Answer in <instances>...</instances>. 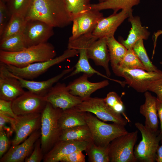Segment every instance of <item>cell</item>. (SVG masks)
I'll list each match as a JSON object with an SVG mask.
<instances>
[{
	"label": "cell",
	"instance_id": "obj_1",
	"mask_svg": "<svg viewBox=\"0 0 162 162\" xmlns=\"http://www.w3.org/2000/svg\"><path fill=\"white\" fill-rule=\"evenodd\" d=\"M25 18L43 21L53 28H64L72 22L65 0H32Z\"/></svg>",
	"mask_w": 162,
	"mask_h": 162
},
{
	"label": "cell",
	"instance_id": "obj_2",
	"mask_svg": "<svg viewBox=\"0 0 162 162\" xmlns=\"http://www.w3.org/2000/svg\"><path fill=\"white\" fill-rule=\"evenodd\" d=\"M56 56L54 47L47 42L29 46L16 52L0 50V62L22 68L34 63L52 59Z\"/></svg>",
	"mask_w": 162,
	"mask_h": 162
},
{
	"label": "cell",
	"instance_id": "obj_3",
	"mask_svg": "<svg viewBox=\"0 0 162 162\" xmlns=\"http://www.w3.org/2000/svg\"><path fill=\"white\" fill-rule=\"evenodd\" d=\"M62 111L61 109L55 108L47 102L41 113L40 140L44 155L59 140L62 130L58 121Z\"/></svg>",
	"mask_w": 162,
	"mask_h": 162
},
{
	"label": "cell",
	"instance_id": "obj_4",
	"mask_svg": "<svg viewBox=\"0 0 162 162\" xmlns=\"http://www.w3.org/2000/svg\"><path fill=\"white\" fill-rule=\"evenodd\" d=\"M85 118L92 140L98 145H108L116 138L128 132L125 126L115 123H105L90 112H85Z\"/></svg>",
	"mask_w": 162,
	"mask_h": 162
},
{
	"label": "cell",
	"instance_id": "obj_5",
	"mask_svg": "<svg viewBox=\"0 0 162 162\" xmlns=\"http://www.w3.org/2000/svg\"><path fill=\"white\" fill-rule=\"evenodd\" d=\"M135 125L140 131L142 137L141 140L134 148V153L137 161L155 162L161 138L160 131H153L140 122H136Z\"/></svg>",
	"mask_w": 162,
	"mask_h": 162
},
{
	"label": "cell",
	"instance_id": "obj_6",
	"mask_svg": "<svg viewBox=\"0 0 162 162\" xmlns=\"http://www.w3.org/2000/svg\"><path fill=\"white\" fill-rule=\"evenodd\" d=\"M115 75L124 78L125 83L136 91L145 92L155 82L162 79V71L149 72L140 69L117 67L112 69Z\"/></svg>",
	"mask_w": 162,
	"mask_h": 162
},
{
	"label": "cell",
	"instance_id": "obj_7",
	"mask_svg": "<svg viewBox=\"0 0 162 162\" xmlns=\"http://www.w3.org/2000/svg\"><path fill=\"white\" fill-rule=\"evenodd\" d=\"M79 53L77 50L68 48L58 56L47 61L34 63L25 67L19 68L5 64L8 69L13 74L24 79L32 80L44 73L52 66L68 58L74 57Z\"/></svg>",
	"mask_w": 162,
	"mask_h": 162
},
{
	"label": "cell",
	"instance_id": "obj_8",
	"mask_svg": "<svg viewBox=\"0 0 162 162\" xmlns=\"http://www.w3.org/2000/svg\"><path fill=\"white\" fill-rule=\"evenodd\" d=\"M74 107L80 112L93 113L98 118L104 121L111 122L124 126L130 122L121 114L111 110L103 98L89 97L84 98Z\"/></svg>",
	"mask_w": 162,
	"mask_h": 162
},
{
	"label": "cell",
	"instance_id": "obj_9",
	"mask_svg": "<svg viewBox=\"0 0 162 162\" xmlns=\"http://www.w3.org/2000/svg\"><path fill=\"white\" fill-rule=\"evenodd\" d=\"M138 131L127 133L112 140L109 145V156L111 162L137 161L134 153L138 138Z\"/></svg>",
	"mask_w": 162,
	"mask_h": 162
},
{
	"label": "cell",
	"instance_id": "obj_10",
	"mask_svg": "<svg viewBox=\"0 0 162 162\" xmlns=\"http://www.w3.org/2000/svg\"><path fill=\"white\" fill-rule=\"evenodd\" d=\"M44 97L46 101L54 108L63 110L76 106L83 99L71 94L67 86L64 83L60 82L53 86Z\"/></svg>",
	"mask_w": 162,
	"mask_h": 162
},
{
	"label": "cell",
	"instance_id": "obj_11",
	"mask_svg": "<svg viewBox=\"0 0 162 162\" xmlns=\"http://www.w3.org/2000/svg\"><path fill=\"white\" fill-rule=\"evenodd\" d=\"M47 103L44 96L28 91L12 101V106L15 114L24 115L41 113Z\"/></svg>",
	"mask_w": 162,
	"mask_h": 162
},
{
	"label": "cell",
	"instance_id": "obj_12",
	"mask_svg": "<svg viewBox=\"0 0 162 162\" xmlns=\"http://www.w3.org/2000/svg\"><path fill=\"white\" fill-rule=\"evenodd\" d=\"M53 28L39 20H26L23 34L27 47L47 42L54 34Z\"/></svg>",
	"mask_w": 162,
	"mask_h": 162
},
{
	"label": "cell",
	"instance_id": "obj_13",
	"mask_svg": "<svg viewBox=\"0 0 162 162\" xmlns=\"http://www.w3.org/2000/svg\"><path fill=\"white\" fill-rule=\"evenodd\" d=\"M41 118V113L17 116L12 128L15 133L12 145L20 144L33 132L40 129Z\"/></svg>",
	"mask_w": 162,
	"mask_h": 162
},
{
	"label": "cell",
	"instance_id": "obj_14",
	"mask_svg": "<svg viewBox=\"0 0 162 162\" xmlns=\"http://www.w3.org/2000/svg\"><path fill=\"white\" fill-rule=\"evenodd\" d=\"M25 92L19 80L0 62V99L12 101Z\"/></svg>",
	"mask_w": 162,
	"mask_h": 162
},
{
	"label": "cell",
	"instance_id": "obj_15",
	"mask_svg": "<svg viewBox=\"0 0 162 162\" xmlns=\"http://www.w3.org/2000/svg\"><path fill=\"white\" fill-rule=\"evenodd\" d=\"M103 17V14L100 11L90 10L75 18L72 22V35L69 40L92 33L99 21Z\"/></svg>",
	"mask_w": 162,
	"mask_h": 162
},
{
	"label": "cell",
	"instance_id": "obj_16",
	"mask_svg": "<svg viewBox=\"0 0 162 162\" xmlns=\"http://www.w3.org/2000/svg\"><path fill=\"white\" fill-rule=\"evenodd\" d=\"M41 136L40 128L32 133L20 144L12 146L0 158V162H23L32 152Z\"/></svg>",
	"mask_w": 162,
	"mask_h": 162
},
{
	"label": "cell",
	"instance_id": "obj_17",
	"mask_svg": "<svg viewBox=\"0 0 162 162\" xmlns=\"http://www.w3.org/2000/svg\"><path fill=\"white\" fill-rule=\"evenodd\" d=\"M90 141L58 140L44 155L43 161L44 162H59L63 157L75 151H86Z\"/></svg>",
	"mask_w": 162,
	"mask_h": 162
},
{
	"label": "cell",
	"instance_id": "obj_18",
	"mask_svg": "<svg viewBox=\"0 0 162 162\" xmlns=\"http://www.w3.org/2000/svg\"><path fill=\"white\" fill-rule=\"evenodd\" d=\"M132 11L123 10L118 13H113L108 17H103L98 22L92 34L98 38L114 36L118 27Z\"/></svg>",
	"mask_w": 162,
	"mask_h": 162
},
{
	"label": "cell",
	"instance_id": "obj_19",
	"mask_svg": "<svg viewBox=\"0 0 162 162\" xmlns=\"http://www.w3.org/2000/svg\"><path fill=\"white\" fill-rule=\"evenodd\" d=\"M89 76L86 74L70 82L67 87L72 94L82 99L90 97L91 94L97 90L104 88L109 84L108 80L97 82H92L88 79Z\"/></svg>",
	"mask_w": 162,
	"mask_h": 162
},
{
	"label": "cell",
	"instance_id": "obj_20",
	"mask_svg": "<svg viewBox=\"0 0 162 162\" xmlns=\"http://www.w3.org/2000/svg\"><path fill=\"white\" fill-rule=\"evenodd\" d=\"M87 55L88 59L92 60L96 65L104 68L107 76H110L109 68L110 58L107 38H100L93 42L87 50Z\"/></svg>",
	"mask_w": 162,
	"mask_h": 162
},
{
	"label": "cell",
	"instance_id": "obj_21",
	"mask_svg": "<svg viewBox=\"0 0 162 162\" xmlns=\"http://www.w3.org/2000/svg\"><path fill=\"white\" fill-rule=\"evenodd\" d=\"M74 67L65 69L57 75L47 80L42 81H34L24 79L16 76L11 73L13 76L20 82L21 86L38 95L44 96L48 93L54 84L57 82L66 74L70 73L74 69Z\"/></svg>",
	"mask_w": 162,
	"mask_h": 162
},
{
	"label": "cell",
	"instance_id": "obj_22",
	"mask_svg": "<svg viewBox=\"0 0 162 162\" xmlns=\"http://www.w3.org/2000/svg\"><path fill=\"white\" fill-rule=\"evenodd\" d=\"M145 101L140 107V112L145 118V125L151 130L158 131V121L157 106V98L149 92H145Z\"/></svg>",
	"mask_w": 162,
	"mask_h": 162
},
{
	"label": "cell",
	"instance_id": "obj_23",
	"mask_svg": "<svg viewBox=\"0 0 162 162\" xmlns=\"http://www.w3.org/2000/svg\"><path fill=\"white\" fill-rule=\"evenodd\" d=\"M128 18L131 25V29L126 40H120V43L127 49H132L139 40L147 39L150 34L146 27L142 26L140 18L133 16L132 11L130 13Z\"/></svg>",
	"mask_w": 162,
	"mask_h": 162
},
{
	"label": "cell",
	"instance_id": "obj_24",
	"mask_svg": "<svg viewBox=\"0 0 162 162\" xmlns=\"http://www.w3.org/2000/svg\"><path fill=\"white\" fill-rule=\"evenodd\" d=\"M86 47H82L78 50L79 58L78 60L74 66V70L68 75L64 77L66 79L72 76L80 73H83L88 75L90 77L94 74L98 75L112 81L119 83L120 81L110 78L94 69L91 65L87 55V50Z\"/></svg>",
	"mask_w": 162,
	"mask_h": 162
},
{
	"label": "cell",
	"instance_id": "obj_25",
	"mask_svg": "<svg viewBox=\"0 0 162 162\" xmlns=\"http://www.w3.org/2000/svg\"><path fill=\"white\" fill-rule=\"evenodd\" d=\"M74 107L62 110L58 121V126L62 131L65 129L86 125L85 112L79 111Z\"/></svg>",
	"mask_w": 162,
	"mask_h": 162
},
{
	"label": "cell",
	"instance_id": "obj_26",
	"mask_svg": "<svg viewBox=\"0 0 162 162\" xmlns=\"http://www.w3.org/2000/svg\"><path fill=\"white\" fill-rule=\"evenodd\" d=\"M141 0H106L102 2L91 4L90 10L99 11L106 9H112L114 13H116L121 9L128 11L133 10L132 8L138 5Z\"/></svg>",
	"mask_w": 162,
	"mask_h": 162
},
{
	"label": "cell",
	"instance_id": "obj_27",
	"mask_svg": "<svg viewBox=\"0 0 162 162\" xmlns=\"http://www.w3.org/2000/svg\"><path fill=\"white\" fill-rule=\"evenodd\" d=\"M58 140H92L90 129L87 125L78 126L63 130Z\"/></svg>",
	"mask_w": 162,
	"mask_h": 162
},
{
	"label": "cell",
	"instance_id": "obj_28",
	"mask_svg": "<svg viewBox=\"0 0 162 162\" xmlns=\"http://www.w3.org/2000/svg\"><path fill=\"white\" fill-rule=\"evenodd\" d=\"M107 44L112 69L117 67L126 54L128 49L114 36L107 38Z\"/></svg>",
	"mask_w": 162,
	"mask_h": 162
},
{
	"label": "cell",
	"instance_id": "obj_29",
	"mask_svg": "<svg viewBox=\"0 0 162 162\" xmlns=\"http://www.w3.org/2000/svg\"><path fill=\"white\" fill-rule=\"evenodd\" d=\"M109 145L100 146L90 141L86 150L89 161L109 162Z\"/></svg>",
	"mask_w": 162,
	"mask_h": 162
},
{
	"label": "cell",
	"instance_id": "obj_30",
	"mask_svg": "<svg viewBox=\"0 0 162 162\" xmlns=\"http://www.w3.org/2000/svg\"><path fill=\"white\" fill-rule=\"evenodd\" d=\"M27 48L23 33L12 35L0 40V50L16 52Z\"/></svg>",
	"mask_w": 162,
	"mask_h": 162
},
{
	"label": "cell",
	"instance_id": "obj_31",
	"mask_svg": "<svg viewBox=\"0 0 162 162\" xmlns=\"http://www.w3.org/2000/svg\"><path fill=\"white\" fill-rule=\"evenodd\" d=\"M26 22L25 17L16 14H12L2 35L0 36V40L23 33Z\"/></svg>",
	"mask_w": 162,
	"mask_h": 162
},
{
	"label": "cell",
	"instance_id": "obj_32",
	"mask_svg": "<svg viewBox=\"0 0 162 162\" xmlns=\"http://www.w3.org/2000/svg\"><path fill=\"white\" fill-rule=\"evenodd\" d=\"M91 0H65L71 20L89 10Z\"/></svg>",
	"mask_w": 162,
	"mask_h": 162
},
{
	"label": "cell",
	"instance_id": "obj_33",
	"mask_svg": "<svg viewBox=\"0 0 162 162\" xmlns=\"http://www.w3.org/2000/svg\"><path fill=\"white\" fill-rule=\"evenodd\" d=\"M133 49L137 57L146 68L147 71L157 72L161 71L150 61L145 48L143 40L140 39L137 41Z\"/></svg>",
	"mask_w": 162,
	"mask_h": 162
},
{
	"label": "cell",
	"instance_id": "obj_34",
	"mask_svg": "<svg viewBox=\"0 0 162 162\" xmlns=\"http://www.w3.org/2000/svg\"><path fill=\"white\" fill-rule=\"evenodd\" d=\"M117 67L130 69H140L147 71L146 68L137 57L133 48L128 49L126 54Z\"/></svg>",
	"mask_w": 162,
	"mask_h": 162
},
{
	"label": "cell",
	"instance_id": "obj_35",
	"mask_svg": "<svg viewBox=\"0 0 162 162\" xmlns=\"http://www.w3.org/2000/svg\"><path fill=\"white\" fill-rule=\"evenodd\" d=\"M32 0H8L6 3L10 14L25 17Z\"/></svg>",
	"mask_w": 162,
	"mask_h": 162
},
{
	"label": "cell",
	"instance_id": "obj_36",
	"mask_svg": "<svg viewBox=\"0 0 162 162\" xmlns=\"http://www.w3.org/2000/svg\"><path fill=\"white\" fill-rule=\"evenodd\" d=\"M104 100L106 104L111 110L117 113L121 114L130 121L124 112V107L123 102L121 98L116 92H109Z\"/></svg>",
	"mask_w": 162,
	"mask_h": 162
},
{
	"label": "cell",
	"instance_id": "obj_37",
	"mask_svg": "<svg viewBox=\"0 0 162 162\" xmlns=\"http://www.w3.org/2000/svg\"><path fill=\"white\" fill-rule=\"evenodd\" d=\"M11 15L6 3L0 0V36L2 35Z\"/></svg>",
	"mask_w": 162,
	"mask_h": 162
},
{
	"label": "cell",
	"instance_id": "obj_38",
	"mask_svg": "<svg viewBox=\"0 0 162 162\" xmlns=\"http://www.w3.org/2000/svg\"><path fill=\"white\" fill-rule=\"evenodd\" d=\"M44 156L41 147L40 137L36 142L34 149L30 154L25 160V162H40Z\"/></svg>",
	"mask_w": 162,
	"mask_h": 162
},
{
	"label": "cell",
	"instance_id": "obj_39",
	"mask_svg": "<svg viewBox=\"0 0 162 162\" xmlns=\"http://www.w3.org/2000/svg\"><path fill=\"white\" fill-rule=\"evenodd\" d=\"M12 103V101L0 99V114L16 118L17 116L14 112Z\"/></svg>",
	"mask_w": 162,
	"mask_h": 162
},
{
	"label": "cell",
	"instance_id": "obj_40",
	"mask_svg": "<svg viewBox=\"0 0 162 162\" xmlns=\"http://www.w3.org/2000/svg\"><path fill=\"white\" fill-rule=\"evenodd\" d=\"M60 161L62 162H85V157L82 151H75L61 159Z\"/></svg>",
	"mask_w": 162,
	"mask_h": 162
},
{
	"label": "cell",
	"instance_id": "obj_41",
	"mask_svg": "<svg viewBox=\"0 0 162 162\" xmlns=\"http://www.w3.org/2000/svg\"><path fill=\"white\" fill-rule=\"evenodd\" d=\"M9 145L6 132L4 130L0 131V158L7 152Z\"/></svg>",
	"mask_w": 162,
	"mask_h": 162
},
{
	"label": "cell",
	"instance_id": "obj_42",
	"mask_svg": "<svg viewBox=\"0 0 162 162\" xmlns=\"http://www.w3.org/2000/svg\"><path fill=\"white\" fill-rule=\"evenodd\" d=\"M148 91L154 93L156 94L157 98L162 101V79L153 84Z\"/></svg>",
	"mask_w": 162,
	"mask_h": 162
},
{
	"label": "cell",
	"instance_id": "obj_43",
	"mask_svg": "<svg viewBox=\"0 0 162 162\" xmlns=\"http://www.w3.org/2000/svg\"><path fill=\"white\" fill-rule=\"evenodd\" d=\"M15 118L8 116L0 114V131L4 130L6 123H9L12 128L15 122Z\"/></svg>",
	"mask_w": 162,
	"mask_h": 162
},
{
	"label": "cell",
	"instance_id": "obj_44",
	"mask_svg": "<svg viewBox=\"0 0 162 162\" xmlns=\"http://www.w3.org/2000/svg\"><path fill=\"white\" fill-rule=\"evenodd\" d=\"M157 106L158 116L160 122V133L162 135V101L157 98Z\"/></svg>",
	"mask_w": 162,
	"mask_h": 162
},
{
	"label": "cell",
	"instance_id": "obj_45",
	"mask_svg": "<svg viewBox=\"0 0 162 162\" xmlns=\"http://www.w3.org/2000/svg\"><path fill=\"white\" fill-rule=\"evenodd\" d=\"M160 141L161 144L159 146L156 154V161L157 162H162V135Z\"/></svg>",
	"mask_w": 162,
	"mask_h": 162
},
{
	"label": "cell",
	"instance_id": "obj_46",
	"mask_svg": "<svg viewBox=\"0 0 162 162\" xmlns=\"http://www.w3.org/2000/svg\"><path fill=\"white\" fill-rule=\"evenodd\" d=\"M99 1V2H102L105 1L106 0H98Z\"/></svg>",
	"mask_w": 162,
	"mask_h": 162
},
{
	"label": "cell",
	"instance_id": "obj_47",
	"mask_svg": "<svg viewBox=\"0 0 162 162\" xmlns=\"http://www.w3.org/2000/svg\"><path fill=\"white\" fill-rule=\"evenodd\" d=\"M2 0L4 2L6 3L8 1V0Z\"/></svg>",
	"mask_w": 162,
	"mask_h": 162
},
{
	"label": "cell",
	"instance_id": "obj_48",
	"mask_svg": "<svg viewBox=\"0 0 162 162\" xmlns=\"http://www.w3.org/2000/svg\"><path fill=\"white\" fill-rule=\"evenodd\" d=\"M160 63L161 64H162V62H160Z\"/></svg>",
	"mask_w": 162,
	"mask_h": 162
}]
</instances>
